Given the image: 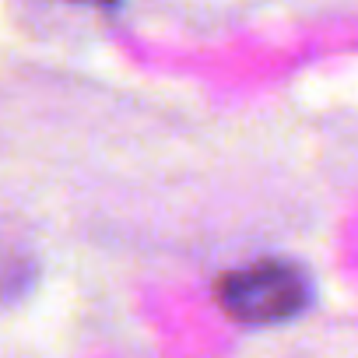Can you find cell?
I'll use <instances>...</instances> for the list:
<instances>
[{
    "instance_id": "cell-1",
    "label": "cell",
    "mask_w": 358,
    "mask_h": 358,
    "mask_svg": "<svg viewBox=\"0 0 358 358\" xmlns=\"http://www.w3.org/2000/svg\"><path fill=\"white\" fill-rule=\"evenodd\" d=\"M218 299L232 320L246 327H271L306 313L313 299V285L299 264L260 260L253 267L225 274L218 281Z\"/></svg>"
}]
</instances>
